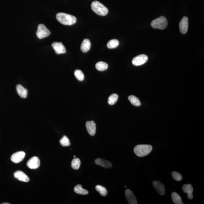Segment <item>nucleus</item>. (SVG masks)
I'll return each instance as SVG.
<instances>
[{"mask_svg":"<svg viewBox=\"0 0 204 204\" xmlns=\"http://www.w3.org/2000/svg\"><path fill=\"white\" fill-rule=\"evenodd\" d=\"M128 99L132 104L135 106H140L141 103L139 99L133 95H130L129 96Z\"/></svg>","mask_w":204,"mask_h":204,"instance_id":"22","label":"nucleus"},{"mask_svg":"<svg viewBox=\"0 0 204 204\" xmlns=\"http://www.w3.org/2000/svg\"><path fill=\"white\" fill-rule=\"evenodd\" d=\"M95 67L98 71H103L108 68V65L105 62L101 61L96 63Z\"/></svg>","mask_w":204,"mask_h":204,"instance_id":"21","label":"nucleus"},{"mask_svg":"<svg viewBox=\"0 0 204 204\" xmlns=\"http://www.w3.org/2000/svg\"><path fill=\"white\" fill-rule=\"evenodd\" d=\"M81 165V161L78 158H74L71 163V167L75 170L78 169Z\"/></svg>","mask_w":204,"mask_h":204,"instance_id":"24","label":"nucleus"},{"mask_svg":"<svg viewBox=\"0 0 204 204\" xmlns=\"http://www.w3.org/2000/svg\"><path fill=\"white\" fill-rule=\"evenodd\" d=\"M173 178L177 181H180L182 179V176L180 173L177 172H173L172 173Z\"/></svg>","mask_w":204,"mask_h":204,"instance_id":"29","label":"nucleus"},{"mask_svg":"<svg viewBox=\"0 0 204 204\" xmlns=\"http://www.w3.org/2000/svg\"><path fill=\"white\" fill-rule=\"evenodd\" d=\"M74 192L77 194L82 195H86L88 193V191L86 189H83L81 185H78L74 187Z\"/></svg>","mask_w":204,"mask_h":204,"instance_id":"19","label":"nucleus"},{"mask_svg":"<svg viewBox=\"0 0 204 204\" xmlns=\"http://www.w3.org/2000/svg\"><path fill=\"white\" fill-rule=\"evenodd\" d=\"M91 46L90 40L87 39H85L81 45V50L84 53H86L90 50Z\"/></svg>","mask_w":204,"mask_h":204,"instance_id":"17","label":"nucleus"},{"mask_svg":"<svg viewBox=\"0 0 204 204\" xmlns=\"http://www.w3.org/2000/svg\"><path fill=\"white\" fill-rule=\"evenodd\" d=\"M126 187H127V186H125V188H126Z\"/></svg>","mask_w":204,"mask_h":204,"instance_id":"32","label":"nucleus"},{"mask_svg":"<svg viewBox=\"0 0 204 204\" xmlns=\"http://www.w3.org/2000/svg\"><path fill=\"white\" fill-rule=\"evenodd\" d=\"M16 88L17 92L20 97L23 99H26L27 97L28 91L25 88L20 85H17Z\"/></svg>","mask_w":204,"mask_h":204,"instance_id":"18","label":"nucleus"},{"mask_svg":"<svg viewBox=\"0 0 204 204\" xmlns=\"http://www.w3.org/2000/svg\"><path fill=\"white\" fill-rule=\"evenodd\" d=\"M87 130L91 136H94L96 132V124L94 121H88L86 123Z\"/></svg>","mask_w":204,"mask_h":204,"instance_id":"12","label":"nucleus"},{"mask_svg":"<svg viewBox=\"0 0 204 204\" xmlns=\"http://www.w3.org/2000/svg\"><path fill=\"white\" fill-rule=\"evenodd\" d=\"M60 142L61 145L64 146V147L69 146L71 145L69 139L67 138V137L65 136V135L63 136V137L60 140Z\"/></svg>","mask_w":204,"mask_h":204,"instance_id":"27","label":"nucleus"},{"mask_svg":"<svg viewBox=\"0 0 204 204\" xmlns=\"http://www.w3.org/2000/svg\"><path fill=\"white\" fill-rule=\"evenodd\" d=\"M171 197L174 203L176 204H184L182 201L181 197L177 193L173 192L171 194Z\"/></svg>","mask_w":204,"mask_h":204,"instance_id":"20","label":"nucleus"},{"mask_svg":"<svg viewBox=\"0 0 204 204\" xmlns=\"http://www.w3.org/2000/svg\"><path fill=\"white\" fill-rule=\"evenodd\" d=\"M74 74L76 78L79 81H82L85 78V76H84L83 73L81 70H76L74 71Z\"/></svg>","mask_w":204,"mask_h":204,"instance_id":"28","label":"nucleus"},{"mask_svg":"<svg viewBox=\"0 0 204 204\" xmlns=\"http://www.w3.org/2000/svg\"><path fill=\"white\" fill-rule=\"evenodd\" d=\"M56 17L59 22L64 25H72L75 24L77 21V18L75 16L65 13H57Z\"/></svg>","mask_w":204,"mask_h":204,"instance_id":"1","label":"nucleus"},{"mask_svg":"<svg viewBox=\"0 0 204 204\" xmlns=\"http://www.w3.org/2000/svg\"><path fill=\"white\" fill-rule=\"evenodd\" d=\"M151 25L154 29H165L168 26V21L164 16L160 17L153 20Z\"/></svg>","mask_w":204,"mask_h":204,"instance_id":"4","label":"nucleus"},{"mask_svg":"<svg viewBox=\"0 0 204 204\" xmlns=\"http://www.w3.org/2000/svg\"><path fill=\"white\" fill-rule=\"evenodd\" d=\"M2 204H10V203H3Z\"/></svg>","mask_w":204,"mask_h":204,"instance_id":"30","label":"nucleus"},{"mask_svg":"<svg viewBox=\"0 0 204 204\" xmlns=\"http://www.w3.org/2000/svg\"><path fill=\"white\" fill-rule=\"evenodd\" d=\"M91 8L95 13L102 16L106 15L109 13L107 8L99 1H93L91 4Z\"/></svg>","mask_w":204,"mask_h":204,"instance_id":"3","label":"nucleus"},{"mask_svg":"<svg viewBox=\"0 0 204 204\" xmlns=\"http://www.w3.org/2000/svg\"><path fill=\"white\" fill-rule=\"evenodd\" d=\"M52 47L57 54H65L66 52V49L62 43L54 42L52 44Z\"/></svg>","mask_w":204,"mask_h":204,"instance_id":"9","label":"nucleus"},{"mask_svg":"<svg viewBox=\"0 0 204 204\" xmlns=\"http://www.w3.org/2000/svg\"><path fill=\"white\" fill-rule=\"evenodd\" d=\"M74 158H76V156L75 155H74Z\"/></svg>","mask_w":204,"mask_h":204,"instance_id":"31","label":"nucleus"},{"mask_svg":"<svg viewBox=\"0 0 204 204\" xmlns=\"http://www.w3.org/2000/svg\"><path fill=\"white\" fill-rule=\"evenodd\" d=\"M25 156V152L23 151L18 152L12 155L11 160L14 163H18L22 161Z\"/></svg>","mask_w":204,"mask_h":204,"instance_id":"8","label":"nucleus"},{"mask_svg":"<svg viewBox=\"0 0 204 204\" xmlns=\"http://www.w3.org/2000/svg\"><path fill=\"white\" fill-rule=\"evenodd\" d=\"M96 191L99 193L102 196H105L107 194V191L105 188L101 185H96L95 187Z\"/></svg>","mask_w":204,"mask_h":204,"instance_id":"25","label":"nucleus"},{"mask_svg":"<svg viewBox=\"0 0 204 204\" xmlns=\"http://www.w3.org/2000/svg\"><path fill=\"white\" fill-rule=\"evenodd\" d=\"M182 190L184 192L187 194V197L188 199L191 200L193 198L192 193L194 189L191 184L184 185L182 187Z\"/></svg>","mask_w":204,"mask_h":204,"instance_id":"15","label":"nucleus"},{"mask_svg":"<svg viewBox=\"0 0 204 204\" xmlns=\"http://www.w3.org/2000/svg\"><path fill=\"white\" fill-rule=\"evenodd\" d=\"M125 195L128 202L130 204H137V199L132 192L130 189H127L125 191Z\"/></svg>","mask_w":204,"mask_h":204,"instance_id":"14","label":"nucleus"},{"mask_svg":"<svg viewBox=\"0 0 204 204\" xmlns=\"http://www.w3.org/2000/svg\"><path fill=\"white\" fill-rule=\"evenodd\" d=\"M154 187L159 194L161 195L165 194L164 185L159 181H154L152 183Z\"/></svg>","mask_w":204,"mask_h":204,"instance_id":"11","label":"nucleus"},{"mask_svg":"<svg viewBox=\"0 0 204 204\" xmlns=\"http://www.w3.org/2000/svg\"><path fill=\"white\" fill-rule=\"evenodd\" d=\"M14 177L21 181L28 182L29 181V179L28 176L22 171H18L14 174Z\"/></svg>","mask_w":204,"mask_h":204,"instance_id":"13","label":"nucleus"},{"mask_svg":"<svg viewBox=\"0 0 204 204\" xmlns=\"http://www.w3.org/2000/svg\"><path fill=\"white\" fill-rule=\"evenodd\" d=\"M152 147L150 145L139 144L135 146L134 152L139 157H144L148 155L151 152Z\"/></svg>","mask_w":204,"mask_h":204,"instance_id":"2","label":"nucleus"},{"mask_svg":"<svg viewBox=\"0 0 204 204\" xmlns=\"http://www.w3.org/2000/svg\"><path fill=\"white\" fill-rule=\"evenodd\" d=\"M188 19L187 17L184 16L179 24V28L182 34H185L188 32Z\"/></svg>","mask_w":204,"mask_h":204,"instance_id":"10","label":"nucleus"},{"mask_svg":"<svg viewBox=\"0 0 204 204\" xmlns=\"http://www.w3.org/2000/svg\"><path fill=\"white\" fill-rule=\"evenodd\" d=\"M119 42L116 39H113L110 40L107 43V47L109 49H115L119 46Z\"/></svg>","mask_w":204,"mask_h":204,"instance_id":"23","label":"nucleus"},{"mask_svg":"<svg viewBox=\"0 0 204 204\" xmlns=\"http://www.w3.org/2000/svg\"><path fill=\"white\" fill-rule=\"evenodd\" d=\"M50 33V31L44 25H39L36 32V35L38 38L41 39L46 38L49 36Z\"/></svg>","mask_w":204,"mask_h":204,"instance_id":"5","label":"nucleus"},{"mask_svg":"<svg viewBox=\"0 0 204 204\" xmlns=\"http://www.w3.org/2000/svg\"><path fill=\"white\" fill-rule=\"evenodd\" d=\"M148 59L147 55L142 54L135 57L132 60V63L135 66H140L145 63L147 61Z\"/></svg>","mask_w":204,"mask_h":204,"instance_id":"6","label":"nucleus"},{"mask_svg":"<svg viewBox=\"0 0 204 204\" xmlns=\"http://www.w3.org/2000/svg\"><path fill=\"white\" fill-rule=\"evenodd\" d=\"M40 161L37 157H33L31 158L26 163L28 168L31 169H36L40 166Z\"/></svg>","mask_w":204,"mask_h":204,"instance_id":"7","label":"nucleus"},{"mask_svg":"<svg viewBox=\"0 0 204 204\" xmlns=\"http://www.w3.org/2000/svg\"><path fill=\"white\" fill-rule=\"evenodd\" d=\"M118 96L117 94L115 93L112 94L109 98L108 101L109 104L110 105H114L118 101Z\"/></svg>","mask_w":204,"mask_h":204,"instance_id":"26","label":"nucleus"},{"mask_svg":"<svg viewBox=\"0 0 204 204\" xmlns=\"http://www.w3.org/2000/svg\"><path fill=\"white\" fill-rule=\"evenodd\" d=\"M96 164L102 167L105 168H109L112 167V163L109 161L104 160L101 158L96 159L95 161Z\"/></svg>","mask_w":204,"mask_h":204,"instance_id":"16","label":"nucleus"}]
</instances>
